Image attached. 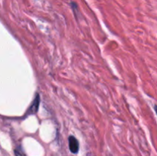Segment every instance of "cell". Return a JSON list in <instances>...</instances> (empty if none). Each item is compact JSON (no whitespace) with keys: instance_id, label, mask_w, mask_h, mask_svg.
Returning <instances> with one entry per match:
<instances>
[{"instance_id":"cell-2","label":"cell","mask_w":157,"mask_h":156,"mask_svg":"<svg viewBox=\"0 0 157 156\" xmlns=\"http://www.w3.org/2000/svg\"><path fill=\"white\" fill-rule=\"evenodd\" d=\"M38 105H39V96H38V95H37L36 98H35L33 103H32V105L31 106L30 109H29V112H30V113H36V112L38 111Z\"/></svg>"},{"instance_id":"cell-4","label":"cell","mask_w":157,"mask_h":156,"mask_svg":"<svg viewBox=\"0 0 157 156\" xmlns=\"http://www.w3.org/2000/svg\"><path fill=\"white\" fill-rule=\"evenodd\" d=\"M154 110H155V112H156V114H157V105H156L154 106Z\"/></svg>"},{"instance_id":"cell-3","label":"cell","mask_w":157,"mask_h":156,"mask_svg":"<svg viewBox=\"0 0 157 156\" xmlns=\"http://www.w3.org/2000/svg\"><path fill=\"white\" fill-rule=\"evenodd\" d=\"M15 156H26L25 154V153L20 149V148H16V149L15 150Z\"/></svg>"},{"instance_id":"cell-1","label":"cell","mask_w":157,"mask_h":156,"mask_svg":"<svg viewBox=\"0 0 157 156\" xmlns=\"http://www.w3.org/2000/svg\"><path fill=\"white\" fill-rule=\"evenodd\" d=\"M69 148H70L71 151L74 154L78 153V150H79V144H78L76 138L74 137V136L69 137Z\"/></svg>"}]
</instances>
